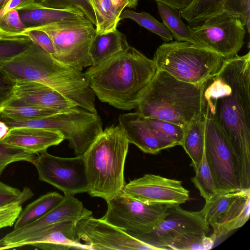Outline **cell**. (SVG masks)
<instances>
[{
    "label": "cell",
    "mask_w": 250,
    "mask_h": 250,
    "mask_svg": "<svg viewBox=\"0 0 250 250\" xmlns=\"http://www.w3.org/2000/svg\"><path fill=\"white\" fill-rule=\"evenodd\" d=\"M203 116L227 138L241 189L250 188V52L226 59L203 84Z\"/></svg>",
    "instance_id": "obj_1"
},
{
    "label": "cell",
    "mask_w": 250,
    "mask_h": 250,
    "mask_svg": "<svg viewBox=\"0 0 250 250\" xmlns=\"http://www.w3.org/2000/svg\"><path fill=\"white\" fill-rule=\"evenodd\" d=\"M157 71L153 60L129 46L100 64L90 66L83 73L101 102L117 109L130 110L137 107Z\"/></svg>",
    "instance_id": "obj_2"
},
{
    "label": "cell",
    "mask_w": 250,
    "mask_h": 250,
    "mask_svg": "<svg viewBox=\"0 0 250 250\" xmlns=\"http://www.w3.org/2000/svg\"><path fill=\"white\" fill-rule=\"evenodd\" d=\"M0 68L14 81L42 83L76 105L97 113L95 95L84 73L58 61L34 43L24 53L0 62Z\"/></svg>",
    "instance_id": "obj_3"
},
{
    "label": "cell",
    "mask_w": 250,
    "mask_h": 250,
    "mask_svg": "<svg viewBox=\"0 0 250 250\" xmlns=\"http://www.w3.org/2000/svg\"><path fill=\"white\" fill-rule=\"evenodd\" d=\"M203 84L186 83L157 70L141 97L136 112L185 129L193 121L203 117Z\"/></svg>",
    "instance_id": "obj_4"
},
{
    "label": "cell",
    "mask_w": 250,
    "mask_h": 250,
    "mask_svg": "<svg viewBox=\"0 0 250 250\" xmlns=\"http://www.w3.org/2000/svg\"><path fill=\"white\" fill-rule=\"evenodd\" d=\"M129 142L119 125L106 127L83 154L87 193L106 201L120 194L126 184L124 167Z\"/></svg>",
    "instance_id": "obj_5"
},
{
    "label": "cell",
    "mask_w": 250,
    "mask_h": 250,
    "mask_svg": "<svg viewBox=\"0 0 250 250\" xmlns=\"http://www.w3.org/2000/svg\"><path fill=\"white\" fill-rule=\"evenodd\" d=\"M152 60L157 70L180 81L201 85L219 71L226 59L207 48L175 41L159 46Z\"/></svg>",
    "instance_id": "obj_6"
},
{
    "label": "cell",
    "mask_w": 250,
    "mask_h": 250,
    "mask_svg": "<svg viewBox=\"0 0 250 250\" xmlns=\"http://www.w3.org/2000/svg\"><path fill=\"white\" fill-rule=\"evenodd\" d=\"M33 29L43 31L50 37L56 52L54 58L58 61L80 71L92 65L89 48L96 32L87 19L28 27L26 30Z\"/></svg>",
    "instance_id": "obj_7"
},
{
    "label": "cell",
    "mask_w": 250,
    "mask_h": 250,
    "mask_svg": "<svg viewBox=\"0 0 250 250\" xmlns=\"http://www.w3.org/2000/svg\"><path fill=\"white\" fill-rule=\"evenodd\" d=\"M118 121L129 143L145 153L156 154L182 144L185 129L175 124L146 117L136 111L120 114Z\"/></svg>",
    "instance_id": "obj_8"
},
{
    "label": "cell",
    "mask_w": 250,
    "mask_h": 250,
    "mask_svg": "<svg viewBox=\"0 0 250 250\" xmlns=\"http://www.w3.org/2000/svg\"><path fill=\"white\" fill-rule=\"evenodd\" d=\"M106 202L107 209L101 218L134 237L153 231L168 208L144 203L122 193Z\"/></svg>",
    "instance_id": "obj_9"
},
{
    "label": "cell",
    "mask_w": 250,
    "mask_h": 250,
    "mask_svg": "<svg viewBox=\"0 0 250 250\" xmlns=\"http://www.w3.org/2000/svg\"><path fill=\"white\" fill-rule=\"evenodd\" d=\"M204 150L217 194L241 189L230 144L211 118L203 116Z\"/></svg>",
    "instance_id": "obj_10"
},
{
    "label": "cell",
    "mask_w": 250,
    "mask_h": 250,
    "mask_svg": "<svg viewBox=\"0 0 250 250\" xmlns=\"http://www.w3.org/2000/svg\"><path fill=\"white\" fill-rule=\"evenodd\" d=\"M191 27L201 46L209 49L225 59L232 57L244 43L246 29L239 18L223 12Z\"/></svg>",
    "instance_id": "obj_11"
},
{
    "label": "cell",
    "mask_w": 250,
    "mask_h": 250,
    "mask_svg": "<svg viewBox=\"0 0 250 250\" xmlns=\"http://www.w3.org/2000/svg\"><path fill=\"white\" fill-rule=\"evenodd\" d=\"M41 181L46 182L64 193L75 195L87 192V181L83 154L63 158L39 153L33 161Z\"/></svg>",
    "instance_id": "obj_12"
},
{
    "label": "cell",
    "mask_w": 250,
    "mask_h": 250,
    "mask_svg": "<svg viewBox=\"0 0 250 250\" xmlns=\"http://www.w3.org/2000/svg\"><path fill=\"white\" fill-rule=\"evenodd\" d=\"M74 230L77 238L84 241L91 250H161L102 218H94L89 210L75 222Z\"/></svg>",
    "instance_id": "obj_13"
},
{
    "label": "cell",
    "mask_w": 250,
    "mask_h": 250,
    "mask_svg": "<svg viewBox=\"0 0 250 250\" xmlns=\"http://www.w3.org/2000/svg\"><path fill=\"white\" fill-rule=\"evenodd\" d=\"M74 195L64 194L57 206L37 220L17 229H14L0 239V250L30 245L48 228L62 222H76L88 211Z\"/></svg>",
    "instance_id": "obj_14"
},
{
    "label": "cell",
    "mask_w": 250,
    "mask_h": 250,
    "mask_svg": "<svg viewBox=\"0 0 250 250\" xmlns=\"http://www.w3.org/2000/svg\"><path fill=\"white\" fill-rule=\"evenodd\" d=\"M121 193L144 203L168 207L180 206L190 198L181 181L152 174L130 181Z\"/></svg>",
    "instance_id": "obj_15"
},
{
    "label": "cell",
    "mask_w": 250,
    "mask_h": 250,
    "mask_svg": "<svg viewBox=\"0 0 250 250\" xmlns=\"http://www.w3.org/2000/svg\"><path fill=\"white\" fill-rule=\"evenodd\" d=\"M209 230L202 209L191 211L177 206L168 207L166 216L153 231L135 238L161 250H169L168 245L179 237L194 233L207 235Z\"/></svg>",
    "instance_id": "obj_16"
},
{
    "label": "cell",
    "mask_w": 250,
    "mask_h": 250,
    "mask_svg": "<svg viewBox=\"0 0 250 250\" xmlns=\"http://www.w3.org/2000/svg\"><path fill=\"white\" fill-rule=\"evenodd\" d=\"M10 97L29 104L62 110L77 106L54 89L33 81H16Z\"/></svg>",
    "instance_id": "obj_17"
},
{
    "label": "cell",
    "mask_w": 250,
    "mask_h": 250,
    "mask_svg": "<svg viewBox=\"0 0 250 250\" xmlns=\"http://www.w3.org/2000/svg\"><path fill=\"white\" fill-rule=\"evenodd\" d=\"M63 140L62 135L55 131L43 128L17 127L10 129L0 142L38 154L51 146L59 145Z\"/></svg>",
    "instance_id": "obj_18"
},
{
    "label": "cell",
    "mask_w": 250,
    "mask_h": 250,
    "mask_svg": "<svg viewBox=\"0 0 250 250\" xmlns=\"http://www.w3.org/2000/svg\"><path fill=\"white\" fill-rule=\"evenodd\" d=\"M75 224L72 221L57 223L46 229L29 246L45 250H91L76 237Z\"/></svg>",
    "instance_id": "obj_19"
},
{
    "label": "cell",
    "mask_w": 250,
    "mask_h": 250,
    "mask_svg": "<svg viewBox=\"0 0 250 250\" xmlns=\"http://www.w3.org/2000/svg\"><path fill=\"white\" fill-rule=\"evenodd\" d=\"M250 213V188L242 189L217 223L211 235L215 240L242 227Z\"/></svg>",
    "instance_id": "obj_20"
},
{
    "label": "cell",
    "mask_w": 250,
    "mask_h": 250,
    "mask_svg": "<svg viewBox=\"0 0 250 250\" xmlns=\"http://www.w3.org/2000/svg\"><path fill=\"white\" fill-rule=\"evenodd\" d=\"M17 11L21 21L27 28L86 18L82 12L78 10L50 8L41 6L36 2Z\"/></svg>",
    "instance_id": "obj_21"
},
{
    "label": "cell",
    "mask_w": 250,
    "mask_h": 250,
    "mask_svg": "<svg viewBox=\"0 0 250 250\" xmlns=\"http://www.w3.org/2000/svg\"><path fill=\"white\" fill-rule=\"evenodd\" d=\"M129 46L125 34L117 29L103 34H96L89 48L92 66L100 64L125 50Z\"/></svg>",
    "instance_id": "obj_22"
},
{
    "label": "cell",
    "mask_w": 250,
    "mask_h": 250,
    "mask_svg": "<svg viewBox=\"0 0 250 250\" xmlns=\"http://www.w3.org/2000/svg\"><path fill=\"white\" fill-rule=\"evenodd\" d=\"M204 117L190 124L185 129L181 146L191 160L190 166L195 171L198 167L204 151Z\"/></svg>",
    "instance_id": "obj_23"
},
{
    "label": "cell",
    "mask_w": 250,
    "mask_h": 250,
    "mask_svg": "<svg viewBox=\"0 0 250 250\" xmlns=\"http://www.w3.org/2000/svg\"><path fill=\"white\" fill-rule=\"evenodd\" d=\"M65 110H62L35 106L24 103L13 97H10L0 107V113L1 115L15 120L38 119Z\"/></svg>",
    "instance_id": "obj_24"
},
{
    "label": "cell",
    "mask_w": 250,
    "mask_h": 250,
    "mask_svg": "<svg viewBox=\"0 0 250 250\" xmlns=\"http://www.w3.org/2000/svg\"><path fill=\"white\" fill-rule=\"evenodd\" d=\"M63 196L57 192L44 194L28 205L17 219L14 229L22 227L43 216L57 206Z\"/></svg>",
    "instance_id": "obj_25"
},
{
    "label": "cell",
    "mask_w": 250,
    "mask_h": 250,
    "mask_svg": "<svg viewBox=\"0 0 250 250\" xmlns=\"http://www.w3.org/2000/svg\"><path fill=\"white\" fill-rule=\"evenodd\" d=\"M156 4L163 23L169 30L173 38L177 41L188 42L200 46L193 37L191 27L181 20L179 10L159 2H156Z\"/></svg>",
    "instance_id": "obj_26"
},
{
    "label": "cell",
    "mask_w": 250,
    "mask_h": 250,
    "mask_svg": "<svg viewBox=\"0 0 250 250\" xmlns=\"http://www.w3.org/2000/svg\"><path fill=\"white\" fill-rule=\"evenodd\" d=\"M226 0H194L184 10L181 18L190 24L197 23L223 12Z\"/></svg>",
    "instance_id": "obj_27"
},
{
    "label": "cell",
    "mask_w": 250,
    "mask_h": 250,
    "mask_svg": "<svg viewBox=\"0 0 250 250\" xmlns=\"http://www.w3.org/2000/svg\"><path fill=\"white\" fill-rule=\"evenodd\" d=\"M95 14L97 22V34L112 31L117 29L121 20V13L110 0H88Z\"/></svg>",
    "instance_id": "obj_28"
},
{
    "label": "cell",
    "mask_w": 250,
    "mask_h": 250,
    "mask_svg": "<svg viewBox=\"0 0 250 250\" xmlns=\"http://www.w3.org/2000/svg\"><path fill=\"white\" fill-rule=\"evenodd\" d=\"M120 19L121 20L129 19L135 21L140 26L159 36L165 42L173 40L171 33L165 25L148 13H137L132 10L126 9L123 11Z\"/></svg>",
    "instance_id": "obj_29"
},
{
    "label": "cell",
    "mask_w": 250,
    "mask_h": 250,
    "mask_svg": "<svg viewBox=\"0 0 250 250\" xmlns=\"http://www.w3.org/2000/svg\"><path fill=\"white\" fill-rule=\"evenodd\" d=\"M195 172V175L191 180L199 190L200 195L204 198L206 202H208L217 194V192L206 159L205 150L201 160Z\"/></svg>",
    "instance_id": "obj_30"
},
{
    "label": "cell",
    "mask_w": 250,
    "mask_h": 250,
    "mask_svg": "<svg viewBox=\"0 0 250 250\" xmlns=\"http://www.w3.org/2000/svg\"><path fill=\"white\" fill-rule=\"evenodd\" d=\"M36 2L50 8L79 11L95 28L97 26L95 14L88 0H37Z\"/></svg>",
    "instance_id": "obj_31"
},
{
    "label": "cell",
    "mask_w": 250,
    "mask_h": 250,
    "mask_svg": "<svg viewBox=\"0 0 250 250\" xmlns=\"http://www.w3.org/2000/svg\"><path fill=\"white\" fill-rule=\"evenodd\" d=\"M215 240L202 233L184 235L173 240L168 246L169 250H208L211 249Z\"/></svg>",
    "instance_id": "obj_32"
},
{
    "label": "cell",
    "mask_w": 250,
    "mask_h": 250,
    "mask_svg": "<svg viewBox=\"0 0 250 250\" xmlns=\"http://www.w3.org/2000/svg\"><path fill=\"white\" fill-rule=\"evenodd\" d=\"M36 153L26 149L0 142V177L10 164L25 161L33 163Z\"/></svg>",
    "instance_id": "obj_33"
},
{
    "label": "cell",
    "mask_w": 250,
    "mask_h": 250,
    "mask_svg": "<svg viewBox=\"0 0 250 250\" xmlns=\"http://www.w3.org/2000/svg\"><path fill=\"white\" fill-rule=\"evenodd\" d=\"M33 43L25 36L12 38H0V63L24 53Z\"/></svg>",
    "instance_id": "obj_34"
},
{
    "label": "cell",
    "mask_w": 250,
    "mask_h": 250,
    "mask_svg": "<svg viewBox=\"0 0 250 250\" xmlns=\"http://www.w3.org/2000/svg\"><path fill=\"white\" fill-rule=\"evenodd\" d=\"M27 27L15 9L6 12L0 19V34L5 38L22 37Z\"/></svg>",
    "instance_id": "obj_35"
},
{
    "label": "cell",
    "mask_w": 250,
    "mask_h": 250,
    "mask_svg": "<svg viewBox=\"0 0 250 250\" xmlns=\"http://www.w3.org/2000/svg\"><path fill=\"white\" fill-rule=\"evenodd\" d=\"M223 12L238 17L250 31V0H226Z\"/></svg>",
    "instance_id": "obj_36"
},
{
    "label": "cell",
    "mask_w": 250,
    "mask_h": 250,
    "mask_svg": "<svg viewBox=\"0 0 250 250\" xmlns=\"http://www.w3.org/2000/svg\"><path fill=\"white\" fill-rule=\"evenodd\" d=\"M22 36L29 38L34 43L54 57L56 52L53 42L45 32L39 30H26Z\"/></svg>",
    "instance_id": "obj_37"
},
{
    "label": "cell",
    "mask_w": 250,
    "mask_h": 250,
    "mask_svg": "<svg viewBox=\"0 0 250 250\" xmlns=\"http://www.w3.org/2000/svg\"><path fill=\"white\" fill-rule=\"evenodd\" d=\"M21 204L18 201L0 208V229L15 224L22 211Z\"/></svg>",
    "instance_id": "obj_38"
},
{
    "label": "cell",
    "mask_w": 250,
    "mask_h": 250,
    "mask_svg": "<svg viewBox=\"0 0 250 250\" xmlns=\"http://www.w3.org/2000/svg\"><path fill=\"white\" fill-rule=\"evenodd\" d=\"M21 192L18 188L10 187L0 181V208L19 201Z\"/></svg>",
    "instance_id": "obj_39"
},
{
    "label": "cell",
    "mask_w": 250,
    "mask_h": 250,
    "mask_svg": "<svg viewBox=\"0 0 250 250\" xmlns=\"http://www.w3.org/2000/svg\"><path fill=\"white\" fill-rule=\"evenodd\" d=\"M15 83L0 68V107L11 96Z\"/></svg>",
    "instance_id": "obj_40"
},
{
    "label": "cell",
    "mask_w": 250,
    "mask_h": 250,
    "mask_svg": "<svg viewBox=\"0 0 250 250\" xmlns=\"http://www.w3.org/2000/svg\"><path fill=\"white\" fill-rule=\"evenodd\" d=\"M37 0H11L10 2L0 11V19L7 11L15 9L18 10L21 8L35 2Z\"/></svg>",
    "instance_id": "obj_41"
},
{
    "label": "cell",
    "mask_w": 250,
    "mask_h": 250,
    "mask_svg": "<svg viewBox=\"0 0 250 250\" xmlns=\"http://www.w3.org/2000/svg\"><path fill=\"white\" fill-rule=\"evenodd\" d=\"M164 4L179 11L188 7L194 0H152Z\"/></svg>",
    "instance_id": "obj_42"
},
{
    "label": "cell",
    "mask_w": 250,
    "mask_h": 250,
    "mask_svg": "<svg viewBox=\"0 0 250 250\" xmlns=\"http://www.w3.org/2000/svg\"><path fill=\"white\" fill-rule=\"evenodd\" d=\"M111 3L117 8L120 13H122L126 7H128V0H110Z\"/></svg>",
    "instance_id": "obj_43"
},
{
    "label": "cell",
    "mask_w": 250,
    "mask_h": 250,
    "mask_svg": "<svg viewBox=\"0 0 250 250\" xmlns=\"http://www.w3.org/2000/svg\"><path fill=\"white\" fill-rule=\"evenodd\" d=\"M9 130L8 126L4 123L0 121V140L7 134Z\"/></svg>",
    "instance_id": "obj_44"
},
{
    "label": "cell",
    "mask_w": 250,
    "mask_h": 250,
    "mask_svg": "<svg viewBox=\"0 0 250 250\" xmlns=\"http://www.w3.org/2000/svg\"><path fill=\"white\" fill-rule=\"evenodd\" d=\"M128 0V3H129L128 7L134 8L137 6L139 0Z\"/></svg>",
    "instance_id": "obj_45"
},
{
    "label": "cell",
    "mask_w": 250,
    "mask_h": 250,
    "mask_svg": "<svg viewBox=\"0 0 250 250\" xmlns=\"http://www.w3.org/2000/svg\"><path fill=\"white\" fill-rule=\"evenodd\" d=\"M6 0H0V11L3 7V6L5 3Z\"/></svg>",
    "instance_id": "obj_46"
},
{
    "label": "cell",
    "mask_w": 250,
    "mask_h": 250,
    "mask_svg": "<svg viewBox=\"0 0 250 250\" xmlns=\"http://www.w3.org/2000/svg\"><path fill=\"white\" fill-rule=\"evenodd\" d=\"M11 0H6L5 1V3L3 6V7L2 8V9H1V10L2 9H3L9 2L10 1H11ZM0 10V11H1Z\"/></svg>",
    "instance_id": "obj_47"
},
{
    "label": "cell",
    "mask_w": 250,
    "mask_h": 250,
    "mask_svg": "<svg viewBox=\"0 0 250 250\" xmlns=\"http://www.w3.org/2000/svg\"><path fill=\"white\" fill-rule=\"evenodd\" d=\"M0 38H3L0 34Z\"/></svg>",
    "instance_id": "obj_48"
}]
</instances>
